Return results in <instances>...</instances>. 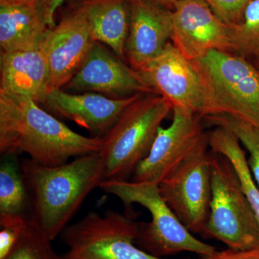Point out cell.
Listing matches in <instances>:
<instances>
[{"mask_svg": "<svg viewBox=\"0 0 259 259\" xmlns=\"http://www.w3.org/2000/svg\"><path fill=\"white\" fill-rule=\"evenodd\" d=\"M173 105L156 94H144L122 112L102 138L100 156L105 180L129 181L136 167L147 157L162 122Z\"/></svg>", "mask_w": 259, "mask_h": 259, "instance_id": "obj_4", "label": "cell"}, {"mask_svg": "<svg viewBox=\"0 0 259 259\" xmlns=\"http://www.w3.org/2000/svg\"><path fill=\"white\" fill-rule=\"evenodd\" d=\"M0 3H37V0H0Z\"/></svg>", "mask_w": 259, "mask_h": 259, "instance_id": "obj_29", "label": "cell"}, {"mask_svg": "<svg viewBox=\"0 0 259 259\" xmlns=\"http://www.w3.org/2000/svg\"><path fill=\"white\" fill-rule=\"evenodd\" d=\"M44 42L28 50L1 52L0 93L28 97L39 105L44 104L51 90Z\"/></svg>", "mask_w": 259, "mask_h": 259, "instance_id": "obj_16", "label": "cell"}, {"mask_svg": "<svg viewBox=\"0 0 259 259\" xmlns=\"http://www.w3.org/2000/svg\"><path fill=\"white\" fill-rule=\"evenodd\" d=\"M126 62L139 71L163 52L171 40L172 10L152 0H129Z\"/></svg>", "mask_w": 259, "mask_h": 259, "instance_id": "obj_15", "label": "cell"}, {"mask_svg": "<svg viewBox=\"0 0 259 259\" xmlns=\"http://www.w3.org/2000/svg\"><path fill=\"white\" fill-rule=\"evenodd\" d=\"M80 8L88 21L94 41L107 46L126 62L129 0H84Z\"/></svg>", "mask_w": 259, "mask_h": 259, "instance_id": "obj_18", "label": "cell"}, {"mask_svg": "<svg viewBox=\"0 0 259 259\" xmlns=\"http://www.w3.org/2000/svg\"><path fill=\"white\" fill-rule=\"evenodd\" d=\"M209 149L226 156L236 170L242 190L259 225V187L250 173L244 149L236 135L226 127H214L207 133Z\"/></svg>", "mask_w": 259, "mask_h": 259, "instance_id": "obj_20", "label": "cell"}, {"mask_svg": "<svg viewBox=\"0 0 259 259\" xmlns=\"http://www.w3.org/2000/svg\"><path fill=\"white\" fill-rule=\"evenodd\" d=\"M209 126L223 127L236 135L249 156L247 158L250 173L259 187V127L228 114L220 113L203 117Z\"/></svg>", "mask_w": 259, "mask_h": 259, "instance_id": "obj_21", "label": "cell"}, {"mask_svg": "<svg viewBox=\"0 0 259 259\" xmlns=\"http://www.w3.org/2000/svg\"><path fill=\"white\" fill-rule=\"evenodd\" d=\"M155 3H158V4L162 5V6L166 7L168 9H173V6H172V0H152Z\"/></svg>", "mask_w": 259, "mask_h": 259, "instance_id": "obj_28", "label": "cell"}, {"mask_svg": "<svg viewBox=\"0 0 259 259\" xmlns=\"http://www.w3.org/2000/svg\"><path fill=\"white\" fill-rule=\"evenodd\" d=\"M137 71L156 95L166 98L173 107H182L202 118L212 113L208 93L197 66L172 42Z\"/></svg>", "mask_w": 259, "mask_h": 259, "instance_id": "obj_9", "label": "cell"}, {"mask_svg": "<svg viewBox=\"0 0 259 259\" xmlns=\"http://www.w3.org/2000/svg\"><path fill=\"white\" fill-rule=\"evenodd\" d=\"M51 241L31 220L22 232L18 243L5 259H61Z\"/></svg>", "mask_w": 259, "mask_h": 259, "instance_id": "obj_23", "label": "cell"}, {"mask_svg": "<svg viewBox=\"0 0 259 259\" xmlns=\"http://www.w3.org/2000/svg\"><path fill=\"white\" fill-rule=\"evenodd\" d=\"M62 90L99 93L117 99L156 94L139 71L97 41L94 42L84 63Z\"/></svg>", "mask_w": 259, "mask_h": 259, "instance_id": "obj_12", "label": "cell"}, {"mask_svg": "<svg viewBox=\"0 0 259 259\" xmlns=\"http://www.w3.org/2000/svg\"><path fill=\"white\" fill-rule=\"evenodd\" d=\"M94 42L80 7L49 30L44 45L50 68L51 90L62 89L69 82L84 63Z\"/></svg>", "mask_w": 259, "mask_h": 259, "instance_id": "obj_14", "label": "cell"}, {"mask_svg": "<svg viewBox=\"0 0 259 259\" xmlns=\"http://www.w3.org/2000/svg\"><path fill=\"white\" fill-rule=\"evenodd\" d=\"M211 168L212 199L201 236L222 242L230 249L259 248L258 221L234 167L226 156L212 152Z\"/></svg>", "mask_w": 259, "mask_h": 259, "instance_id": "obj_5", "label": "cell"}, {"mask_svg": "<svg viewBox=\"0 0 259 259\" xmlns=\"http://www.w3.org/2000/svg\"><path fill=\"white\" fill-rule=\"evenodd\" d=\"M172 44L197 61L209 51L232 50L231 29L204 0H172Z\"/></svg>", "mask_w": 259, "mask_h": 259, "instance_id": "obj_11", "label": "cell"}, {"mask_svg": "<svg viewBox=\"0 0 259 259\" xmlns=\"http://www.w3.org/2000/svg\"><path fill=\"white\" fill-rule=\"evenodd\" d=\"M20 171L30 201V220L51 241L61 234L92 191L106 180L100 153L46 166L24 158Z\"/></svg>", "mask_w": 259, "mask_h": 259, "instance_id": "obj_2", "label": "cell"}, {"mask_svg": "<svg viewBox=\"0 0 259 259\" xmlns=\"http://www.w3.org/2000/svg\"><path fill=\"white\" fill-rule=\"evenodd\" d=\"M202 259H259V248L246 250H236L227 248L218 250L210 256Z\"/></svg>", "mask_w": 259, "mask_h": 259, "instance_id": "obj_26", "label": "cell"}, {"mask_svg": "<svg viewBox=\"0 0 259 259\" xmlns=\"http://www.w3.org/2000/svg\"><path fill=\"white\" fill-rule=\"evenodd\" d=\"M207 133L190 157L158 185L160 194L181 223L193 234L202 235L212 199V152Z\"/></svg>", "mask_w": 259, "mask_h": 259, "instance_id": "obj_8", "label": "cell"}, {"mask_svg": "<svg viewBox=\"0 0 259 259\" xmlns=\"http://www.w3.org/2000/svg\"><path fill=\"white\" fill-rule=\"evenodd\" d=\"M64 0H37V6L49 28L55 27V13Z\"/></svg>", "mask_w": 259, "mask_h": 259, "instance_id": "obj_27", "label": "cell"}, {"mask_svg": "<svg viewBox=\"0 0 259 259\" xmlns=\"http://www.w3.org/2000/svg\"><path fill=\"white\" fill-rule=\"evenodd\" d=\"M144 94L112 98L95 93H71L52 89L42 105L52 115L68 119L90 131L94 137H105L122 112Z\"/></svg>", "mask_w": 259, "mask_h": 259, "instance_id": "obj_13", "label": "cell"}, {"mask_svg": "<svg viewBox=\"0 0 259 259\" xmlns=\"http://www.w3.org/2000/svg\"><path fill=\"white\" fill-rule=\"evenodd\" d=\"M100 138L74 132L28 97L0 93V153H26L46 166H57L73 157L100 152Z\"/></svg>", "mask_w": 259, "mask_h": 259, "instance_id": "obj_1", "label": "cell"}, {"mask_svg": "<svg viewBox=\"0 0 259 259\" xmlns=\"http://www.w3.org/2000/svg\"><path fill=\"white\" fill-rule=\"evenodd\" d=\"M30 220V201L26 186L14 161L0 166V226L23 228Z\"/></svg>", "mask_w": 259, "mask_h": 259, "instance_id": "obj_19", "label": "cell"}, {"mask_svg": "<svg viewBox=\"0 0 259 259\" xmlns=\"http://www.w3.org/2000/svg\"><path fill=\"white\" fill-rule=\"evenodd\" d=\"M172 112L171 123L159 127L149 154L136 167L131 182L159 185L182 166L205 136L201 116L176 106Z\"/></svg>", "mask_w": 259, "mask_h": 259, "instance_id": "obj_10", "label": "cell"}, {"mask_svg": "<svg viewBox=\"0 0 259 259\" xmlns=\"http://www.w3.org/2000/svg\"><path fill=\"white\" fill-rule=\"evenodd\" d=\"M193 61L208 93L211 115L228 114L259 127V71L255 65L223 51H209Z\"/></svg>", "mask_w": 259, "mask_h": 259, "instance_id": "obj_6", "label": "cell"}, {"mask_svg": "<svg viewBox=\"0 0 259 259\" xmlns=\"http://www.w3.org/2000/svg\"><path fill=\"white\" fill-rule=\"evenodd\" d=\"M232 50L243 57L259 58V0H253L239 23L230 27Z\"/></svg>", "mask_w": 259, "mask_h": 259, "instance_id": "obj_22", "label": "cell"}, {"mask_svg": "<svg viewBox=\"0 0 259 259\" xmlns=\"http://www.w3.org/2000/svg\"><path fill=\"white\" fill-rule=\"evenodd\" d=\"M256 59V64H255V67L257 68V69L258 70V71H259V58H258V59Z\"/></svg>", "mask_w": 259, "mask_h": 259, "instance_id": "obj_30", "label": "cell"}, {"mask_svg": "<svg viewBox=\"0 0 259 259\" xmlns=\"http://www.w3.org/2000/svg\"><path fill=\"white\" fill-rule=\"evenodd\" d=\"M139 223L114 210L89 212L68 226L61 240L68 247L61 259H164L136 246Z\"/></svg>", "mask_w": 259, "mask_h": 259, "instance_id": "obj_7", "label": "cell"}, {"mask_svg": "<svg viewBox=\"0 0 259 259\" xmlns=\"http://www.w3.org/2000/svg\"><path fill=\"white\" fill-rule=\"evenodd\" d=\"M1 227L0 231V259H5L18 243L19 238L25 228Z\"/></svg>", "mask_w": 259, "mask_h": 259, "instance_id": "obj_25", "label": "cell"}, {"mask_svg": "<svg viewBox=\"0 0 259 259\" xmlns=\"http://www.w3.org/2000/svg\"><path fill=\"white\" fill-rule=\"evenodd\" d=\"M36 3H0L1 52L28 50L44 41L50 30Z\"/></svg>", "mask_w": 259, "mask_h": 259, "instance_id": "obj_17", "label": "cell"}, {"mask_svg": "<svg viewBox=\"0 0 259 259\" xmlns=\"http://www.w3.org/2000/svg\"><path fill=\"white\" fill-rule=\"evenodd\" d=\"M100 189L113 194L125 206V214L136 217L133 204L147 209L150 222L139 223L136 244L146 253L163 258L182 252H191L202 257L210 256L218 251L212 245L201 241L194 236L169 208L158 190V185L131 181L105 180Z\"/></svg>", "mask_w": 259, "mask_h": 259, "instance_id": "obj_3", "label": "cell"}, {"mask_svg": "<svg viewBox=\"0 0 259 259\" xmlns=\"http://www.w3.org/2000/svg\"><path fill=\"white\" fill-rule=\"evenodd\" d=\"M223 23L231 27L239 23L253 0H204Z\"/></svg>", "mask_w": 259, "mask_h": 259, "instance_id": "obj_24", "label": "cell"}]
</instances>
